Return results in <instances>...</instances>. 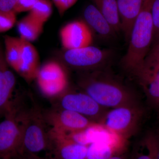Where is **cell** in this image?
<instances>
[{
	"label": "cell",
	"mask_w": 159,
	"mask_h": 159,
	"mask_svg": "<svg viewBox=\"0 0 159 159\" xmlns=\"http://www.w3.org/2000/svg\"><path fill=\"white\" fill-rule=\"evenodd\" d=\"M106 69L83 74L78 80L83 92L105 108L138 105L131 89Z\"/></svg>",
	"instance_id": "6da1fadb"
},
{
	"label": "cell",
	"mask_w": 159,
	"mask_h": 159,
	"mask_svg": "<svg viewBox=\"0 0 159 159\" xmlns=\"http://www.w3.org/2000/svg\"><path fill=\"white\" fill-rule=\"evenodd\" d=\"M154 0H144L134 23L127 51L121 59L123 68L134 75L142 67L152 44L153 24L152 10Z\"/></svg>",
	"instance_id": "7a4b0ae2"
},
{
	"label": "cell",
	"mask_w": 159,
	"mask_h": 159,
	"mask_svg": "<svg viewBox=\"0 0 159 159\" xmlns=\"http://www.w3.org/2000/svg\"><path fill=\"white\" fill-rule=\"evenodd\" d=\"M22 125L21 142L18 152L34 155L47 150L48 145V131L43 111L37 106L29 110H20Z\"/></svg>",
	"instance_id": "3957f363"
},
{
	"label": "cell",
	"mask_w": 159,
	"mask_h": 159,
	"mask_svg": "<svg viewBox=\"0 0 159 159\" xmlns=\"http://www.w3.org/2000/svg\"><path fill=\"white\" fill-rule=\"evenodd\" d=\"M113 49H102L93 45L66 51L64 58L73 68L87 72L106 69L113 60Z\"/></svg>",
	"instance_id": "277c9868"
},
{
	"label": "cell",
	"mask_w": 159,
	"mask_h": 159,
	"mask_svg": "<svg viewBox=\"0 0 159 159\" xmlns=\"http://www.w3.org/2000/svg\"><path fill=\"white\" fill-rule=\"evenodd\" d=\"M142 113L138 105L119 107L106 112L98 123L126 140L137 130Z\"/></svg>",
	"instance_id": "5b68a950"
},
{
	"label": "cell",
	"mask_w": 159,
	"mask_h": 159,
	"mask_svg": "<svg viewBox=\"0 0 159 159\" xmlns=\"http://www.w3.org/2000/svg\"><path fill=\"white\" fill-rule=\"evenodd\" d=\"M0 122V159L11 157L19 152L22 125L18 110L11 102L10 108Z\"/></svg>",
	"instance_id": "8992f818"
},
{
	"label": "cell",
	"mask_w": 159,
	"mask_h": 159,
	"mask_svg": "<svg viewBox=\"0 0 159 159\" xmlns=\"http://www.w3.org/2000/svg\"><path fill=\"white\" fill-rule=\"evenodd\" d=\"M53 104L54 107L73 111L95 122H99L106 112L105 108L84 92L66 90L57 97Z\"/></svg>",
	"instance_id": "52a82bcc"
},
{
	"label": "cell",
	"mask_w": 159,
	"mask_h": 159,
	"mask_svg": "<svg viewBox=\"0 0 159 159\" xmlns=\"http://www.w3.org/2000/svg\"><path fill=\"white\" fill-rule=\"evenodd\" d=\"M43 114L46 124L62 133L83 130L96 123L75 112L54 107L43 111Z\"/></svg>",
	"instance_id": "ba28073f"
},
{
	"label": "cell",
	"mask_w": 159,
	"mask_h": 159,
	"mask_svg": "<svg viewBox=\"0 0 159 159\" xmlns=\"http://www.w3.org/2000/svg\"><path fill=\"white\" fill-rule=\"evenodd\" d=\"M38 84L43 93L59 96L67 90L68 80L65 67L56 60H50L40 67L37 77Z\"/></svg>",
	"instance_id": "9c48e42d"
},
{
	"label": "cell",
	"mask_w": 159,
	"mask_h": 159,
	"mask_svg": "<svg viewBox=\"0 0 159 159\" xmlns=\"http://www.w3.org/2000/svg\"><path fill=\"white\" fill-rule=\"evenodd\" d=\"M48 145L45 159H86L88 146L69 139L62 133L51 129L48 131Z\"/></svg>",
	"instance_id": "30bf717a"
},
{
	"label": "cell",
	"mask_w": 159,
	"mask_h": 159,
	"mask_svg": "<svg viewBox=\"0 0 159 159\" xmlns=\"http://www.w3.org/2000/svg\"><path fill=\"white\" fill-rule=\"evenodd\" d=\"M61 44L67 50L93 45L94 34L84 20L72 21L64 25L59 31Z\"/></svg>",
	"instance_id": "8fae6325"
},
{
	"label": "cell",
	"mask_w": 159,
	"mask_h": 159,
	"mask_svg": "<svg viewBox=\"0 0 159 159\" xmlns=\"http://www.w3.org/2000/svg\"><path fill=\"white\" fill-rule=\"evenodd\" d=\"M8 66L0 49V117H4L10 108L16 85L14 74Z\"/></svg>",
	"instance_id": "7c38bea8"
},
{
	"label": "cell",
	"mask_w": 159,
	"mask_h": 159,
	"mask_svg": "<svg viewBox=\"0 0 159 159\" xmlns=\"http://www.w3.org/2000/svg\"><path fill=\"white\" fill-rule=\"evenodd\" d=\"M21 40V51L17 73L28 81H31L36 79L41 66L39 54L32 43Z\"/></svg>",
	"instance_id": "4fadbf2b"
},
{
	"label": "cell",
	"mask_w": 159,
	"mask_h": 159,
	"mask_svg": "<svg viewBox=\"0 0 159 159\" xmlns=\"http://www.w3.org/2000/svg\"><path fill=\"white\" fill-rule=\"evenodd\" d=\"M134 75L149 101L159 105V64L143 66Z\"/></svg>",
	"instance_id": "5bb4252c"
},
{
	"label": "cell",
	"mask_w": 159,
	"mask_h": 159,
	"mask_svg": "<svg viewBox=\"0 0 159 159\" xmlns=\"http://www.w3.org/2000/svg\"><path fill=\"white\" fill-rule=\"evenodd\" d=\"M84 17L94 34H97L99 38L111 41L116 37V32L93 4L86 7L84 11Z\"/></svg>",
	"instance_id": "9a60e30c"
},
{
	"label": "cell",
	"mask_w": 159,
	"mask_h": 159,
	"mask_svg": "<svg viewBox=\"0 0 159 159\" xmlns=\"http://www.w3.org/2000/svg\"><path fill=\"white\" fill-rule=\"evenodd\" d=\"M121 19L122 32L129 41L134 23L142 9L144 0H116Z\"/></svg>",
	"instance_id": "2e32d148"
},
{
	"label": "cell",
	"mask_w": 159,
	"mask_h": 159,
	"mask_svg": "<svg viewBox=\"0 0 159 159\" xmlns=\"http://www.w3.org/2000/svg\"><path fill=\"white\" fill-rule=\"evenodd\" d=\"M117 34L122 32L121 19L116 0H92Z\"/></svg>",
	"instance_id": "e0dca14e"
},
{
	"label": "cell",
	"mask_w": 159,
	"mask_h": 159,
	"mask_svg": "<svg viewBox=\"0 0 159 159\" xmlns=\"http://www.w3.org/2000/svg\"><path fill=\"white\" fill-rule=\"evenodd\" d=\"M16 25L20 38L31 43L39 37L43 29L44 25L29 14L20 20Z\"/></svg>",
	"instance_id": "ac0fdd59"
},
{
	"label": "cell",
	"mask_w": 159,
	"mask_h": 159,
	"mask_svg": "<svg viewBox=\"0 0 159 159\" xmlns=\"http://www.w3.org/2000/svg\"><path fill=\"white\" fill-rule=\"evenodd\" d=\"M5 59L9 67L17 72L21 51L22 40L20 37L6 35L4 37Z\"/></svg>",
	"instance_id": "d6986e66"
},
{
	"label": "cell",
	"mask_w": 159,
	"mask_h": 159,
	"mask_svg": "<svg viewBox=\"0 0 159 159\" xmlns=\"http://www.w3.org/2000/svg\"><path fill=\"white\" fill-rule=\"evenodd\" d=\"M122 149L105 142H94L88 146L86 159H108L121 154Z\"/></svg>",
	"instance_id": "ffe728a7"
},
{
	"label": "cell",
	"mask_w": 159,
	"mask_h": 159,
	"mask_svg": "<svg viewBox=\"0 0 159 159\" xmlns=\"http://www.w3.org/2000/svg\"><path fill=\"white\" fill-rule=\"evenodd\" d=\"M159 139L151 134L134 150L131 159H157Z\"/></svg>",
	"instance_id": "44dd1931"
},
{
	"label": "cell",
	"mask_w": 159,
	"mask_h": 159,
	"mask_svg": "<svg viewBox=\"0 0 159 159\" xmlns=\"http://www.w3.org/2000/svg\"><path fill=\"white\" fill-rule=\"evenodd\" d=\"M53 4L51 0H39L29 14L39 22L44 25L52 16Z\"/></svg>",
	"instance_id": "7402d4cb"
},
{
	"label": "cell",
	"mask_w": 159,
	"mask_h": 159,
	"mask_svg": "<svg viewBox=\"0 0 159 159\" xmlns=\"http://www.w3.org/2000/svg\"><path fill=\"white\" fill-rule=\"evenodd\" d=\"M16 23V13L14 11H0V33L11 30Z\"/></svg>",
	"instance_id": "603a6c76"
},
{
	"label": "cell",
	"mask_w": 159,
	"mask_h": 159,
	"mask_svg": "<svg viewBox=\"0 0 159 159\" xmlns=\"http://www.w3.org/2000/svg\"><path fill=\"white\" fill-rule=\"evenodd\" d=\"M152 15L153 24V36L151 47L159 41V0L154 1Z\"/></svg>",
	"instance_id": "cb8c5ba5"
},
{
	"label": "cell",
	"mask_w": 159,
	"mask_h": 159,
	"mask_svg": "<svg viewBox=\"0 0 159 159\" xmlns=\"http://www.w3.org/2000/svg\"><path fill=\"white\" fill-rule=\"evenodd\" d=\"M157 64H159V41L151 47L142 66Z\"/></svg>",
	"instance_id": "d4e9b609"
},
{
	"label": "cell",
	"mask_w": 159,
	"mask_h": 159,
	"mask_svg": "<svg viewBox=\"0 0 159 159\" xmlns=\"http://www.w3.org/2000/svg\"><path fill=\"white\" fill-rule=\"evenodd\" d=\"M60 15L62 16L78 0H51Z\"/></svg>",
	"instance_id": "484cf974"
},
{
	"label": "cell",
	"mask_w": 159,
	"mask_h": 159,
	"mask_svg": "<svg viewBox=\"0 0 159 159\" xmlns=\"http://www.w3.org/2000/svg\"><path fill=\"white\" fill-rule=\"evenodd\" d=\"M39 0H18L14 8L15 12L17 13L30 11Z\"/></svg>",
	"instance_id": "4316f807"
},
{
	"label": "cell",
	"mask_w": 159,
	"mask_h": 159,
	"mask_svg": "<svg viewBox=\"0 0 159 159\" xmlns=\"http://www.w3.org/2000/svg\"><path fill=\"white\" fill-rule=\"evenodd\" d=\"M18 0H0V11H14Z\"/></svg>",
	"instance_id": "83f0119b"
},
{
	"label": "cell",
	"mask_w": 159,
	"mask_h": 159,
	"mask_svg": "<svg viewBox=\"0 0 159 159\" xmlns=\"http://www.w3.org/2000/svg\"><path fill=\"white\" fill-rule=\"evenodd\" d=\"M10 158L11 159H45L39 156L25 153V152H18Z\"/></svg>",
	"instance_id": "f1b7e54d"
},
{
	"label": "cell",
	"mask_w": 159,
	"mask_h": 159,
	"mask_svg": "<svg viewBox=\"0 0 159 159\" xmlns=\"http://www.w3.org/2000/svg\"><path fill=\"white\" fill-rule=\"evenodd\" d=\"M108 159H127L126 157L124 155L122 154H120L116 155Z\"/></svg>",
	"instance_id": "f546056e"
},
{
	"label": "cell",
	"mask_w": 159,
	"mask_h": 159,
	"mask_svg": "<svg viewBox=\"0 0 159 159\" xmlns=\"http://www.w3.org/2000/svg\"><path fill=\"white\" fill-rule=\"evenodd\" d=\"M157 159H159V142L157 152Z\"/></svg>",
	"instance_id": "4dcf8cb0"
},
{
	"label": "cell",
	"mask_w": 159,
	"mask_h": 159,
	"mask_svg": "<svg viewBox=\"0 0 159 159\" xmlns=\"http://www.w3.org/2000/svg\"><path fill=\"white\" fill-rule=\"evenodd\" d=\"M5 159H11V158H6Z\"/></svg>",
	"instance_id": "1f68e13d"
}]
</instances>
